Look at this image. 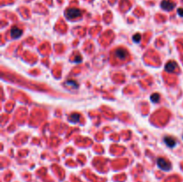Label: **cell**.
I'll use <instances>...</instances> for the list:
<instances>
[{"instance_id": "8992f818", "label": "cell", "mask_w": 183, "mask_h": 182, "mask_svg": "<svg viewBox=\"0 0 183 182\" xmlns=\"http://www.w3.org/2000/svg\"><path fill=\"white\" fill-rule=\"evenodd\" d=\"M164 142H165L166 146L171 147V148H173L176 146V144H177L176 140L172 137H164Z\"/></svg>"}, {"instance_id": "3957f363", "label": "cell", "mask_w": 183, "mask_h": 182, "mask_svg": "<svg viewBox=\"0 0 183 182\" xmlns=\"http://www.w3.org/2000/svg\"><path fill=\"white\" fill-rule=\"evenodd\" d=\"M161 7L165 11H172L175 7V4L169 0H163L161 3Z\"/></svg>"}, {"instance_id": "5b68a950", "label": "cell", "mask_w": 183, "mask_h": 182, "mask_svg": "<svg viewBox=\"0 0 183 182\" xmlns=\"http://www.w3.org/2000/svg\"><path fill=\"white\" fill-rule=\"evenodd\" d=\"M21 33H22V30L17 27H13L10 31V35L13 39H19L21 36Z\"/></svg>"}, {"instance_id": "7a4b0ae2", "label": "cell", "mask_w": 183, "mask_h": 182, "mask_svg": "<svg viewBox=\"0 0 183 182\" xmlns=\"http://www.w3.org/2000/svg\"><path fill=\"white\" fill-rule=\"evenodd\" d=\"M156 163H157V166L163 171H170L172 168L170 162L164 158H158L156 161Z\"/></svg>"}, {"instance_id": "277c9868", "label": "cell", "mask_w": 183, "mask_h": 182, "mask_svg": "<svg viewBox=\"0 0 183 182\" xmlns=\"http://www.w3.org/2000/svg\"><path fill=\"white\" fill-rule=\"evenodd\" d=\"M114 54H115V55L118 57V58H120V59H125L127 56H128V52L126 49H124V48H117L115 52H114Z\"/></svg>"}, {"instance_id": "8fae6325", "label": "cell", "mask_w": 183, "mask_h": 182, "mask_svg": "<svg viewBox=\"0 0 183 182\" xmlns=\"http://www.w3.org/2000/svg\"><path fill=\"white\" fill-rule=\"evenodd\" d=\"M132 40L134 42H136V43H139L140 40H141V36L139 35V34H136V35H134L132 38Z\"/></svg>"}, {"instance_id": "30bf717a", "label": "cell", "mask_w": 183, "mask_h": 182, "mask_svg": "<svg viewBox=\"0 0 183 182\" xmlns=\"http://www.w3.org/2000/svg\"><path fill=\"white\" fill-rule=\"evenodd\" d=\"M150 99H151V101L153 103H157V102H159V100H160V95L157 94V93H154V94H153L152 96L150 97Z\"/></svg>"}, {"instance_id": "4fadbf2b", "label": "cell", "mask_w": 183, "mask_h": 182, "mask_svg": "<svg viewBox=\"0 0 183 182\" xmlns=\"http://www.w3.org/2000/svg\"><path fill=\"white\" fill-rule=\"evenodd\" d=\"M178 14H179L180 16L183 17V9L182 8H180V9L178 10Z\"/></svg>"}, {"instance_id": "9c48e42d", "label": "cell", "mask_w": 183, "mask_h": 182, "mask_svg": "<svg viewBox=\"0 0 183 182\" xmlns=\"http://www.w3.org/2000/svg\"><path fill=\"white\" fill-rule=\"evenodd\" d=\"M64 84H65L66 86H68V87L73 88V89H77V88L79 87V85L77 84V82L74 81H67Z\"/></svg>"}, {"instance_id": "7c38bea8", "label": "cell", "mask_w": 183, "mask_h": 182, "mask_svg": "<svg viewBox=\"0 0 183 182\" xmlns=\"http://www.w3.org/2000/svg\"><path fill=\"white\" fill-rule=\"evenodd\" d=\"M74 62L75 63H82V55H76V57H75V59H74Z\"/></svg>"}, {"instance_id": "ba28073f", "label": "cell", "mask_w": 183, "mask_h": 182, "mask_svg": "<svg viewBox=\"0 0 183 182\" xmlns=\"http://www.w3.org/2000/svg\"><path fill=\"white\" fill-rule=\"evenodd\" d=\"M80 118H81V116H80L79 113H72L71 115L69 116L68 120L71 123H77L78 121H80Z\"/></svg>"}, {"instance_id": "6da1fadb", "label": "cell", "mask_w": 183, "mask_h": 182, "mask_svg": "<svg viewBox=\"0 0 183 182\" xmlns=\"http://www.w3.org/2000/svg\"><path fill=\"white\" fill-rule=\"evenodd\" d=\"M65 16L69 20H74L82 16V11L77 8H69L65 12Z\"/></svg>"}, {"instance_id": "52a82bcc", "label": "cell", "mask_w": 183, "mask_h": 182, "mask_svg": "<svg viewBox=\"0 0 183 182\" xmlns=\"http://www.w3.org/2000/svg\"><path fill=\"white\" fill-rule=\"evenodd\" d=\"M178 65L175 62H169L166 65H165V71H168V72H172V71H174L176 69H177Z\"/></svg>"}]
</instances>
